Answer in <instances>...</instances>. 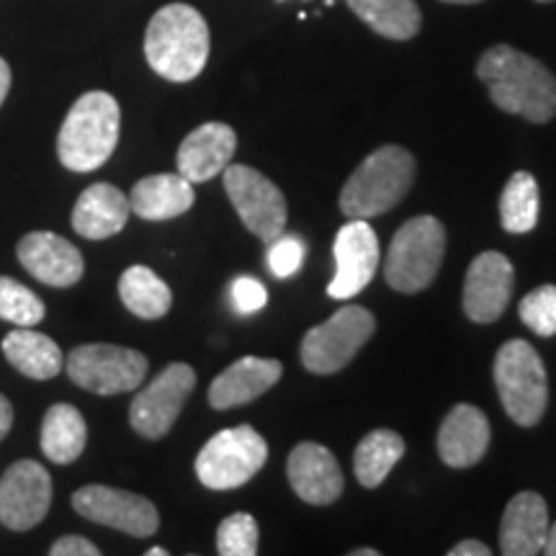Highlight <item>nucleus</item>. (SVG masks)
<instances>
[{"instance_id": "1", "label": "nucleus", "mask_w": 556, "mask_h": 556, "mask_svg": "<svg viewBox=\"0 0 556 556\" xmlns=\"http://www.w3.org/2000/svg\"><path fill=\"white\" fill-rule=\"evenodd\" d=\"M479 80L490 88V99L505 114L546 124L556 116V78L544 62L510 45L490 47L477 62Z\"/></svg>"}, {"instance_id": "2", "label": "nucleus", "mask_w": 556, "mask_h": 556, "mask_svg": "<svg viewBox=\"0 0 556 556\" xmlns=\"http://www.w3.org/2000/svg\"><path fill=\"white\" fill-rule=\"evenodd\" d=\"M144 58L160 78L189 83L208 60V26L193 5H163L144 31Z\"/></svg>"}, {"instance_id": "3", "label": "nucleus", "mask_w": 556, "mask_h": 556, "mask_svg": "<svg viewBox=\"0 0 556 556\" xmlns=\"http://www.w3.org/2000/svg\"><path fill=\"white\" fill-rule=\"evenodd\" d=\"M122 109L106 90H88L67 111L58 135V157L67 170H99L119 144Z\"/></svg>"}, {"instance_id": "4", "label": "nucleus", "mask_w": 556, "mask_h": 556, "mask_svg": "<svg viewBox=\"0 0 556 556\" xmlns=\"http://www.w3.org/2000/svg\"><path fill=\"white\" fill-rule=\"evenodd\" d=\"M415 157L409 150L387 144L374 150L353 170L340 191V208L351 219H371L392 212L415 184Z\"/></svg>"}, {"instance_id": "5", "label": "nucleus", "mask_w": 556, "mask_h": 556, "mask_svg": "<svg viewBox=\"0 0 556 556\" xmlns=\"http://www.w3.org/2000/svg\"><path fill=\"white\" fill-rule=\"evenodd\" d=\"M495 387L505 413L520 428L541 422L548 405L546 366L526 340H507L495 356Z\"/></svg>"}, {"instance_id": "6", "label": "nucleus", "mask_w": 556, "mask_h": 556, "mask_svg": "<svg viewBox=\"0 0 556 556\" xmlns=\"http://www.w3.org/2000/svg\"><path fill=\"white\" fill-rule=\"evenodd\" d=\"M446 255V229L430 214L405 222L394 235L384 261L387 283L400 294H417L438 276Z\"/></svg>"}, {"instance_id": "7", "label": "nucleus", "mask_w": 556, "mask_h": 556, "mask_svg": "<svg viewBox=\"0 0 556 556\" xmlns=\"http://www.w3.org/2000/svg\"><path fill=\"white\" fill-rule=\"evenodd\" d=\"M268 462V443L258 430L238 426L219 430L197 456V477L208 490H238Z\"/></svg>"}, {"instance_id": "8", "label": "nucleus", "mask_w": 556, "mask_h": 556, "mask_svg": "<svg viewBox=\"0 0 556 556\" xmlns=\"http://www.w3.org/2000/svg\"><path fill=\"white\" fill-rule=\"evenodd\" d=\"M377 332V319L361 304H345L328 323L312 328L302 340L299 356L309 374L328 377L345 368Z\"/></svg>"}, {"instance_id": "9", "label": "nucleus", "mask_w": 556, "mask_h": 556, "mask_svg": "<svg viewBox=\"0 0 556 556\" xmlns=\"http://www.w3.org/2000/svg\"><path fill=\"white\" fill-rule=\"evenodd\" d=\"M67 377L86 392L111 397L131 392L148 377V358L135 348L88 343L70 351L65 358Z\"/></svg>"}, {"instance_id": "10", "label": "nucleus", "mask_w": 556, "mask_h": 556, "mask_svg": "<svg viewBox=\"0 0 556 556\" xmlns=\"http://www.w3.org/2000/svg\"><path fill=\"white\" fill-rule=\"evenodd\" d=\"M225 178V191L232 206L238 208L242 225H245L255 238L274 242L278 235H283L289 219L287 199L274 180L263 176L261 170L250 168V165L229 163L222 170Z\"/></svg>"}, {"instance_id": "11", "label": "nucleus", "mask_w": 556, "mask_h": 556, "mask_svg": "<svg viewBox=\"0 0 556 556\" xmlns=\"http://www.w3.org/2000/svg\"><path fill=\"white\" fill-rule=\"evenodd\" d=\"M197 387V371L189 364H170L131 400L129 422L148 441H160L176 426L180 409Z\"/></svg>"}, {"instance_id": "12", "label": "nucleus", "mask_w": 556, "mask_h": 556, "mask_svg": "<svg viewBox=\"0 0 556 556\" xmlns=\"http://www.w3.org/2000/svg\"><path fill=\"white\" fill-rule=\"evenodd\" d=\"M73 507L86 520L116 528L135 539L155 536L160 528L157 507L148 497L109 484L80 486L73 495Z\"/></svg>"}, {"instance_id": "13", "label": "nucleus", "mask_w": 556, "mask_h": 556, "mask_svg": "<svg viewBox=\"0 0 556 556\" xmlns=\"http://www.w3.org/2000/svg\"><path fill=\"white\" fill-rule=\"evenodd\" d=\"M52 505V477L34 458L11 464L0 477V526L31 531L47 518Z\"/></svg>"}, {"instance_id": "14", "label": "nucleus", "mask_w": 556, "mask_h": 556, "mask_svg": "<svg viewBox=\"0 0 556 556\" xmlns=\"http://www.w3.org/2000/svg\"><path fill=\"white\" fill-rule=\"evenodd\" d=\"M336 278L330 281L328 294L332 299H351L368 287L379 268V238L368 219H351L338 229L336 245Z\"/></svg>"}, {"instance_id": "15", "label": "nucleus", "mask_w": 556, "mask_h": 556, "mask_svg": "<svg viewBox=\"0 0 556 556\" xmlns=\"http://www.w3.org/2000/svg\"><path fill=\"white\" fill-rule=\"evenodd\" d=\"M516 270L503 253L486 250L471 261L464 278V312L471 323L490 325L505 315L510 304Z\"/></svg>"}, {"instance_id": "16", "label": "nucleus", "mask_w": 556, "mask_h": 556, "mask_svg": "<svg viewBox=\"0 0 556 556\" xmlns=\"http://www.w3.org/2000/svg\"><path fill=\"white\" fill-rule=\"evenodd\" d=\"M18 263L37 281L54 289L75 287L86 274V261L73 242L54 232H29L16 248Z\"/></svg>"}, {"instance_id": "17", "label": "nucleus", "mask_w": 556, "mask_h": 556, "mask_svg": "<svg viewBox=\"0 0 556 556\" xmlns=\"http://www.w3.org/2000/svg\"><path fill=\"white\" fill-rule=\"evenodd\" d=\"M287 477L299 500L309 505H332L343 495V471L338 458L323 443L304 441L289 454Z\"/></svg>"}, {"instance_id": "18", "label": "nucleus", "mask_w": 556, "mask_h": 556, "mask_svg": "<svg viewBox=\"0 0 556 556\" xmlns=\"http://www.w3.org/2000/svg\"><path fill=\"white\" fill-rule=\"evenodd\" d=\"M490 420L475 405H456L443 417L438 430V456L451 469H469L479 464L490 448Z\"/></svg>"}, {"instance_id": "19", "label": "nucleus", "mask_w": 556, "mask_h": 556, "mask_svg": "<svg viewBox=\"0 0 556 556\" xmlns=\"http://www.w3.org/2000/svg\"><path fill=\"white\" fill-rule=\"evenodd\" d=\"M238 150V135L232 127L222 122L201 124L178 148V173L191 184H206V180L222 176V170L232 163Z\"/></svg>"}, {"instance_id": "20", "label": "nucleus", "mask_w": 556, "mask_h": 556, "mask_svg": "<svg viewBox=\"0 0 556 556\" xmlns=\"http://www.w3.org/2000/svg\"><path fill=\"white\" fill-rule=\"evenodd\" d=\"M283 366L276 358L245 356L225 368L208 387V405L214 409H232L263 397L281 379Z\"/></svg>"}, {"instance_id": "21", "label": "nucleus", "mask_w": 556, "mask_h": 556, "mask_svg": "<svg viewBox=\"0 0 556 556\" xmlns=\"http://www.w3.org/2000/svg\"><path fill=\"white\" fill-rule=\"evenodd\" d=\"M548 507L539 492H518L500 523V552L505 556H536L544 552Z\"/></svg>"}, {"instance_id": "22", "label": "nucleus", "mask_w": 556, "mask_h": 556, "mask_svg": "<svg viewBox=\"0 0 556 556\" xmlns=\"http://www.w3.org/2000/svg\"><path fill=\"white\" fill-rule=\"evenodd\" d=\"M129 214V197L111 184H93L75 201L73 229L86 240H106L127 227Z\"/></svg>"}, {"instance_id": "23", "label": "nucleus", "mask_w": 556, "mask_h": 556, "mask_svg": "<svg viewBox=\"0 0 556 556\" xmlns=\"http://www.w3.org/2000/svg\"><path fill=\"white\" fill-rule=\"evenodd\" d=\"M197 201L193 184L180 173H157L137 180L129 191V206L137 217L148 222L176 219L186 214Z\"/></svg>"}, {"instance_id": "24", "label": "nucleus", "mask_w": 556, "mask_h": 556, "mask_svg": "<svg viewBox=\"0 0 556 556\" xmlns=\"http://www.w3.org/2000/svg\"><path fill=\"white\" fill-rule=\"evenodd\" d=\"M3 356L21 377L47 381L65 366L60 345L50 336L31 328H16L3 338Z\"/></svg>"}, {"instance_id": "25", "label": "nucleus", "mask_w": 556, "mask_h": 556, "mask_svg": "<svg viewBox=\"0 0 556 556\" xmlns=\"http://www.w3.org/2000/svg\"><path fill=\"white\" fill-rule=\"evenodd\" d=\"M86 443L88 426L78 407L60 402V405L47 409L45 420H41L39 446L52 464L65 467V464L78 462L83 451H86Z\"/></svg>"}, {"instance_id": "26", "label": "nucleus", "mask_w": 556, "mask_h": 556, "mask_svg": "<svg viewBox=\"0 0 556 556\" xmlns=\"http://www.w3.org/2000/svg\"><path fill=\"white\" fill-rule=\"evenodd\" d=\"M348 9L379 37L394 41L413 39L422 24L415 0H348Z\"/></svg>"}, {"instance_id": "27", "label": "nucleus", "mask_w": 556, "mask_h": 556, "mask_svg": "<svg viewBox=\"0 0 556 556\" xmlns=\"http://www.w3.org/2000/svg\"><path fill=\"white\" fill-rule=\"evenodd\" d=\"M402 456H405V438L389 428L371 430L353 451V471L366 490H374L397 467Z\"/></svg>"}, {"instance_id": "28", "label": "nucleus", "mask_w": 556, "mask_h": 556, "mask_svg": "<svg viewBox=\"0 0 556 556\" xmlns=\"http://www.w3.org/2000/svg\"><path fill=\"white\" fill-rule=\"evenodd\" d=\"M119 296L131 315L139 319H160L173 307L168 283L148 266H131L119 278Z\"/></svg>"}, {"instance_id": "29", "label": "nucleus", "mask_w": 556, "mask_h": 556, "mask_svg": "<svg viewBox=\"0 0 556 556\" xmlns=\"http://www.w3.org/2000/svg\"><path fill=\"white\" fill-rule=\"evenodd\" d=\"M539 184L531 173L518 170L513 173L505 184L503 197H500V222L503 229L510 235H526L536 227L539 222Z\"/></svg>"}, {"instance_id": "30", "label": "nucleus", "mask_w": 556, "mask_h": 556, "mask_svg": "<svg viewBox=\"0 0 556 556\" xmlns=\"http://www.w3.org/2000/svg\"><path fill=\"white\" fill-rule=\"evenodd\" d=\"M45 315V302L29 287L11 276H0V319L18 325V328H34Z\"/></svg>"}, {"instance_id": "31", "label": "nucleus", "mask_w": 556, "mask_h": 556, "mask_svg": "<svg viewBox=\"0 0 556 556\" xmlns=\"http://www.w3.org/2000/svg\"><path fill=\"white\" fill-rule=\"evenodd\" d=\"M217 552L222 556H255L258 554V523L250 513H232L219 523Z\"/></svg>"}, {"instance_id": "32", "label": "nucleus", "mask_w": 556, "mask_h": 556, "mask_svg": "<svg viewBox=\"0 0 556 556\" xmlns=\"http://www.w3.org/2000/svg\"><path fill=\"white\" fill-rule=\"evenodd\" d=\"M520 319L526 328H531L541 338L556 336V287L554 283H544V287L533 289L531 294L520 299L518 307Z\"/></svg>"}, {"instance_id": "33", "label": "nucleus", "mask_w": 556, "mask_h": 556, "mask_svg": "<svg viewBox=\"0 0 556 556\" xmlns=\"http://www.w3.org/2000/svg\"><path fill=\"white\" fill-rule=\"evenodd\" d=\"M307 245L296 235H278L274 242H268V268L276 278H289L302 268Z\"/></svg>"}, {"instance_id": "34", "label": "nucleus", "mask_w": 556, "mask_h": 556, "mask_svg": "<svg viewBox=\"0 0 556 556\" xmlns=\"http://www.w3.org/2000/svg\"><path fill=\"white\" fill-rule=\"evenodd\" d=\"M232 307L238 315H255V312H261L266 307L268 302V291L258 278L253 276H240L238 281L232 283Z\"/></svg>"}, {"instance_id": "35", "label": "nucleus", "mask_w": 556, "mask_h": 556, "mask_svg": "<svg viewBox=\"0 0 556 556\" xmlns=\"http://www.w3.org/2000/svg\"><path fill=\"white\" fill-rule=\"evenodd\" d=\"M52 556H99L101 548L83 536H62L50 548Z\"/></svg>"}, {"instance_id": "36", "label": "nucleus", "mask_w": 556, "mask_h": 556, "mask_svg": "<svg viewBox=\"0 0 556 556\" xmlns=\"http://www.w3.org/2000/svg\"><path fill=\"white\" fill-rule=\"evenodd\" d=\"M490 554H492V548L484 546L482 541H475V539L458 541V544L448 552V556H490Z\"/></svg>"}, {"instance_id": "37", "label": "nucleus", "mask_w": 556, "mask_h": 556, "mask_svg": "<svg viewBox=\"0 0 556 556\" xmlns=\"http://www.w3.org/2000/svg\"><path fill=\"white\" fill-rule=\"evenodd\" d=\"M11 428H13V407L11 402L0 394V441L11 433Z\"/></svg>"}, {"instance_id": "38", "label": "nucleus", "mask_w": 556, "mask_h": 556, "mask_svg": "<svg viewBox=\"0 0 556 556\" xmlns=\"http://www.w3.org/2000/svg\"><path fill=\"white\" fill-rule=\"evenodd\" d=\"M9 90H11V67H9V62L0 58V106H3Z\"/></svg>"}, {"instance_id": "39", "label": "nucleus", "mask_w": 556, "mask_h": 556, "mask_svg": "<svg viewBox=\"0 0 556 556\" xmlns=\"http://www.w3.org/2000/svg\"><path fill=\"white\" fill-rule=\"evenodd\" d=\"M541 554H548V556H556V523L552 526L548 523V533H546V544H544V552Z\"/></svg>"}, {"instance_id": "40", "label": "nucleus", "mask_w": 556, "mask_h": 556, "mask_svg": "<svg viewBox=\"0 0 556 556\" xmlns=\"http://www.w3.org/2000/svg\"><path fill=\"white\" fill-rule=\"evenodd\" d=\"M351 556H379L377 548H353Z\"/></svg>"}, {"instance_id": "41", "label": "nucleus", "mask_w": 556, "mask_h": 556, "mask_svg": "<svg viewBox=\"0 0 556 556\" xmlns=\"http://www.w3.org/2000/svg\"><path fill=\"white\" fill-rule=\"evenodd\" d=\"M441 3H456V5H469V3H482V0H441Z\"/></svg>"}, {"instance_id": "42", "label": "nucleus", "mask_w": 556, "mask_h": 556, "mask_svg": "<svg viewBox=\"0 0 556 556\" xmlns=\"http://www.w3.org/2000/svg\"><path fill=\"white\" fill-rule=\"evenodd\" d=\"M168 552H165V548H160V546H155V548H150L148 552V556H165Z\"/></svg>"}, {"instance_id": "43", "label": "nucleus", "mask_w": 556, "mask_h": 556, "mask_svg": "<svg viewBox=\"0 0 556 556\" xmlns=\"http://www.w3.org/2000/svg\"><path fill=\"white\" fill-rule=\"evenodd\" d=\"M539 3H552V0H539Z\"/></svg>"}]
</instances>
